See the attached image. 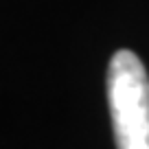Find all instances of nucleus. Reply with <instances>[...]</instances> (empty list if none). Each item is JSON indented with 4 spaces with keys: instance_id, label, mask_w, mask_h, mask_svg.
I'll list each match as a JSON object with an SVG mask.
<instances>
[{
    "instance_id": "1",
    "label": "nucleus",
    "mask_w": 149,
    "mask_h": 149,
    "mask_svg": "<svg viewBox=\"0 0 149 149\" xmlns=\"http://www.w3.org/2000/svg\"><path fill=\"white\" fill-rule=\"evenodd\" d=\"M107 103L116 149H149V77L127 48L110 59Z\"/></svg>"
}]
</instances>
